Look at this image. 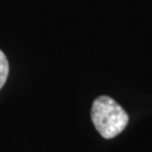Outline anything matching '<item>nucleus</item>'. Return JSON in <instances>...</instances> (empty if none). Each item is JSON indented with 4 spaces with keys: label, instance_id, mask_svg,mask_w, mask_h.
<instances>
[{
    "label": "nucleus",
    "instance_id": "2",
    "mask_svg": "<svg viewBox=\"0 0 152 152\" xmlns=\"http://www.w3.org/2000/svg\"><path fill=\"white\" fill-rule=\"evenodd\" d=\"M9 74V62L5 53L0 50V89L4 86Z\"/></svg>",
    "mask_w": 152,
    "mask_h": 152
},
{
    "label": "nucleus",
    "instance_id": "1",
    "mask_svg": "<svg viewBox=\"0 0 152 152\" xmlns=\"http://www.w3.org/2000/svg\"><path fill=\"white\" fill-rule=\"evenodd\" d=\"M91 121L103 138L110 140L124 131L129 117L114 99L100 95L93 102Z\"/></svg>",
    "mask_w": 152,
    "mask_h": 152
}]
</instances>
